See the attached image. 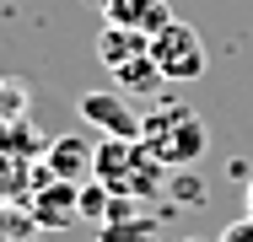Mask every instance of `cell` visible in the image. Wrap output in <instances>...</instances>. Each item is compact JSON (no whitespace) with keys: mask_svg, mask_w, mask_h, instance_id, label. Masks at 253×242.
<instances>
[{"mask_svg":"<svg viewBox=\"0 0 253 242\" xmlns=\"http://www.w3.org/2000/svg\"><path fill=\"white\" fill-rule=\"evenodd\" d=\"M92 178L108 183L113 194H124V199H162L172 167L156 161L140 140H113V135H102L97 140V161H92Z\"/></svg>","mask_w":253,"mask_h":242,"instance_id":"1","label":"cell"},{"mask_svg":"<svg viewBox=\"0 0 253 242\" xmlns=\"http://www.w3.org/2000/svg\"><path fill=\"white\" fill-rule=\"evenodd\" d=\"M140 145L167 167H194L210 151V129L189 102H156L151 113H140Z\"/></svg>","mask_w":253,"mask_h":242,"instance_id":"2","label":"cell"},{"mask_svg":"<svg viewBox=\"0 0 253 242\" xmlns=\"http://www.w3.org/2000/svg\"><path fill=\"white\" fill-rule=\"evenodd\" d=\"M151 59H156V70H162L167 81H200L205 65H210L205 38L189 22H178V16H172L162 33H151Z\"/></svg>","mask_w":253,"mask_h":242,"instance_id":"3","label":"cell"},{"mask_svg":"<svg viewBox=\"0 0 253 242\" xmlns=\"http://www.w3.org/2000/svg\"><path fill=\"white\" fill-rule=\"evenodd\" d=\"M76 113H81V124H92V129L113 135V140H140V113L119 92H86L76 102Z\"/></svg>","mask_w":253,"mask_h":242,"instance_id":"4","label":"cell"},{"mask_svg":"<svg viewBox=\"0 0 253 242\" xmlns=\"http://www.w3.org/2000/svg\"><path fill=\"white\" fill-rule=\"evenodd\" d=\"M92 161H97V145L86 135H59L43 145V172L59 183H86L92 178Z\"/></svg>","mask_w":253,"mask_h":242,"instance_id":"5","label":"cell"},{"mask_svg":"<svg viewBox=\"0 0 253 242\" xmlns=\"http://www.w3.org/2000/svg\"><path fill=\"white\" fill-rule=\"evenodd\" d=\"M76 189H81V183L38 178V189H33V226H43V232H65V226H76V221H81V210H76Z\"/></svg>","mask_w":253,"mask_h":242,"instance_id":"6","label":"cell"},{"mask_svg":"<svg viewBox=\"0 0 253 242\" xmlns=\"http://www.w3.org/2000/svg\"><path fill=\"white\" fill-rule=\"evenodd\" d=\"M102 16L151 38V33H162V27L172 22V5H167V0H102Z\"/></svg>","mask_w":253,"mask_h":242,"instance_id":"7","label":"cell"},{"mask_svg":"<svg viewBox=\"0 0 253 242\" xmlns=\"http://www.w3.org/2000/svg\"><path fill=\"white\" fill-rule=\"evenodd\" d=\"M140 54H151V38H146V33L119 27V22H102V33H97L102 70H119V65H129V59H140Z\"/></svg>","mask_w":253,"mask_h":242,"instance_id":"8","label":"cell"},{"mask_svg":"<svg viewBox=\"0 0 253 242\" xmlns=\"http://www.w3.org/2000/svg\"><path fill=\"white\" fill-rule=\"evenodd\" d=\"M113 81H119V92H135V97H151L167 76L156 70V59L151 54H140V59H129V65H119V70H108Z\"/></svg>","mask_w":253,"mask_h":242,"instance_id":"9","label":"cell"},{"mask_svg":"<svg viewBox=\"0 0 253 242\" xmlns=\"http://www.w3.org/2000/svg\"><path fill=\"white\" fill-rule=\"evenodd\" d=\"M76 210H81V221H108L113 215V189L108 183H97V178H86L81 189H76Z\"/></svg>","mask_w":253,"mask_h":242,"instance_id":"10","label":"cell"},{"mask_svg":"<svg viewBox=\"0 0 253 242\" xmlns=\"http://www.w3.org/2000/svg\"><path fill=\"white\" fill-rule=\"evenodd\" d=\"M167 194H172L178 204H194V210H200L210 189H205V178L194 172V167H172V178H167Z\"/></svg>","mask_w":253,"mask_h":242,"instance_id":"11","label":"cell"},{"mask_svg":"<svg viewBox=\"0 0 253 242\" xmlns=\"http://www.w3.org/2000/svg\"><path fill=\"white\" fill-rule=\"evenodd\" d=\"M27 113V92L16 86V81H0V119L11 124V119H22Z\"/></svg>","mask_w":253,"mask_h":242,"instance_id":"12","label":"cell"},{"mask_svg":"<svg viewBox=\"0 0 253 242\" xmlns=\"http://www.w3.org/2000/svg\"><path fill=\"white\" fill-rule=\"evenodd\" d=\"M215 242H253V215H237L232 226H221V237Z\"/></svg>","mask_w":253,"mask_h":242,"instance_id":"13","label":"cell"},{"mask_svg":"<svg viewBox=\"0 0 253 242\" xmlns=\"http://www.w3.org/2000/svg\"><path fill=\"white\" fill-rule=\"evenodd\" d=\"M243 210H248V215H253V178H248V199H243Z\"/></svg>","mask_w":253,"mask_h":242,"instance_id":"14","label":"cell"}]
</instances>
